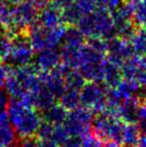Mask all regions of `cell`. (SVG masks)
I'll return each mask as SVG.
<instances>
[{
	"mask_svg": "<svg viewBox=\"0 0 146 147\" xmlns=\"http://www.w3.org/2000/svg\"><path fill=\"white\" fill-rule=\"evenodd\" d=\"M8 118L14 132L21 137H30L40 125V117L31 107H27L21 101H11L8 103Z\"/></svg>",
	"mask_w": 146,
	"mask_h": 147,
	"instance_id": "cell-1",
	"label": "cell"
},
{
	"mask_svg": "<svg viewBox=\"0 0 146 147\" xmlns=\"http://www.w3.org/2000/svg\"><path fill=\"white\" fill-rule=\"evenodd\" d=\"M91 113L87 108H75L67 114L64 128L72 137H85L91 129Z\"/></svg>",
	"mask_w": 146,
	"mask_h": 147,
	"instance_id": "cell-2",
	"label": "cell"
},
{
	"mask_svg": "<svg viewBox=\"0 0 146 147\" xmlns=\"http://www.w3.org/2000/svg\"><path fill=\"white\" fill-rule=\"evenodd\" d=\"M80 102L87 107L89 110L102 112L106 106V99L102 95L101 91L96 87L88 86L82 91L80 95Z\"/></svg>",
	"mask_w": 146,
	"mask_h": 147,
	"instance_id": "cell-3",
	"label": "cell"
},
{
	"mask_svg": "<svg viewBox=\"0 0 146 147\" xmlns=\"http://www.w3.org/2000/svg\"><path fill=\"white\" fill-rule=\"evenodd\" d=\"M45 114V121H48L50 123L54 124H61L62 122H64L65 118L67 116L66 109L63 106H61L60 104L54 105L49 107L47 110L44 111Z\"/></svg>",
	"mask_w": 146,
	"mask_h": 147,
	"instance_id": "cell-4",
	"label": "cell"
},
{
	"mask_svg": "<svg viewBox=\"0 0 146 147\" xmlns=\"http://www.w3.org/2000/svg\"><path fill=\"white\" fill-rule=\"evenodd\" d=\"M139 136H140V130L138 125H135L134 123L125 124L122 137L123 143L127 144L128 146H134L138 141Z\"/></svg>",
	"mask_w": 146,
	"mask_h": 147,
	"instance_id": "cell-5",
	"label": "cell"
},
{
	"mask_svg": "<svg viewBox=\"0 0 146 147\" xmlns=\"http://www.w3.org/2000/svg\"><path fill=\"white\" fill-rule=\"evenodd\" d=\"M79 103L80 97L75 91L62 93V95H61L60 105L64 107L66 110H73V109L77 108Z\"/></svg>",
	"mask_w": 146,
	"mask_h": 147,
	"instance_id": "cell-6",
	"label": "cell"
},
{
	"mask_svg": "<svg viewBox=\"0 0 146 147\" xmlns=\"http://www.w3.org/2000/svg\"><path fill=\"white\" fill-rule=\"evenodd\" d=\"M49 139L56 145H63V144L65 145L67 140L69 139V134L67 133L65 128L63 126H61V124H56L53 127V130L51 132Z\"/></svg>",
	"mask_w": 146,
	"mask_h": 147,
	"instance_id": "cell-7",
	"label": "cell"
},
{
	"mask_svg": "<svg viewBox=\"0 0 146 147\" xmlns=\"http://www.w3.org/2000/svg\"><path fill=\"white\" fill-rule=\"evenodd\" d=\"M15 140V133L9 124L0 126V147H9Z\"/></svg>",
	"mask_w": 146,
	"mask_h": 147,
	"instance_id": "cell-8",
	"label": "cell"
},
{
	"mask_svg": "<svg viewBox=\"0 0 146 147\" xmlns=\"http://www.w3.org/2000/svg\"><path fill=\"white\" fill-rule=\"evenodd\" d=\"M80 147H104V143L94 135H86Z\"/></svg>",
	"mask_w": 146,
	"mask_h": 147,
	"instance_id": "cell-9",
	"label": "cell"
},
{
	"mask_svg": "<svg viewBox=\"0 0 146 147\" xmlns=\"http://www.w3.org/2000/svg\"><path fill=\"white\" fill-rule=\"evenodd\" d=\"M137 119L141 121L140 127L146 129V101L142 106H139L137 109Z\"/></svg>",
	"mask_w": 146,
	"mask_h": 147,
	"instance_id": "cell-10",
	"label": "cell"
},
{
	"mask_svg": "<svg viewBox=\"0 0 146 147\" xmlns=\"http://www.w3.org/2000/svg\"><path fill=\"white\" fill-rule=\"evenodd\" d=\"M8 106V100L7 96L4 93L0 92V112L4 111V109H6Z\"/></svg>",
	"mask_w": 146,
	"mask_h": 147,
	"instance_id": "cell-11",
	"label": "cell"
},
{
	"mask_svg": "<svg viewBox=\"0 0 146 147\" xmlns=\"http://www.w3.org/2000/svg\"><path fill=\"white\" fill-rule=\"evenodd\" d=\"M136 145L137 147H146V132H144L143 134H140Z\"/></svg>",
	"mask_w": 146,
	"mask_h": 147,
	"instance_id": "cell-12",
	"label": "cell"
}]
</instances>
